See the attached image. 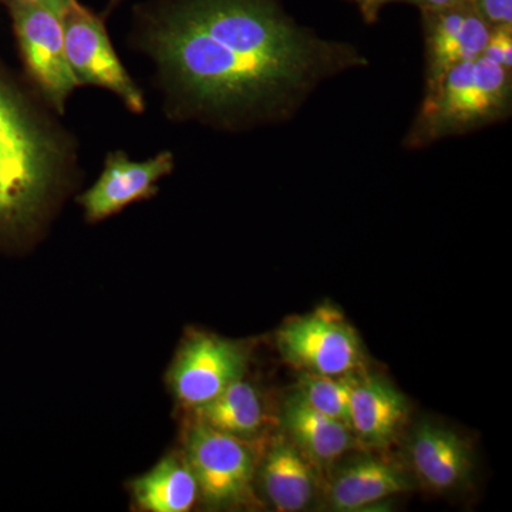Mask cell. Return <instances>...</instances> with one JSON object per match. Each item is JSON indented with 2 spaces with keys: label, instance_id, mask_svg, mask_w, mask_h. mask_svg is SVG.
Wrapping results in <instances>:
<instances>
[{
  "label": "cell",
  "instance_id": "cell-18",
  "mask_svg": "<svg viewBox=\"0 0 512 512\" xmlns=\"http://www.w3.org/2000/svg\"><path fill=\"white\" fill-rule=\"evenodd\" d=\"M362 373L319 376L302 373L296 393L318 412L346 424L350 429V397Z\"/></svg>",
  "mask_w": 512,
  "mask_h": 512
},
{
  "label": "cell",
  "instance_id": "cell-20",
  "mask_svg": "<svg viewBox=\"0 0 512 512\" xmlns=\"http://www.w3.org/2000/svg\"><path fill=\"white\" fill-rule=\"evenodd\" d=\"M470 2L491 28L512 25V0H470Z\"/></svg>",
  "mask_w": 512,
  "mask_h": 512
},
{
  "label": "cell",
  "instance_id": "cell-19",
  "mask_svg": "<svg viewBox=\"0 0 512 512\" xmlns=\"http://www.w3.org/2000/svg\"><path fill=\"white\" fill-rule=\"evenodd\" d=\"M483 56L512 70V25L491 28Z\"/></svg>",
  "mask_w": 512,
  "mask_h": 512
},
{
  "label": "cell",
  "instance_id": "cell-22",
  "mask_svg": "<svg viewBox=\"0 0 512 512\" xmlns=\"http://www.w3.org/2000/svg\"><path fill=\"white\" fill-rule=\"evenodd\" d=\"M349 2L355 3L360 15L367 23H375L379 19L383 6L390 3V0H349Z\"/></svg>",
  "mask_w": 512,
  "mask_h": 512
},
{
  "label": "cell",
  "instance_id": "cell-14",
  "mask_svg": "<svg viewBox=\"0 0 512 512\" xmlns=\"http://www.w3.org/2000/svg\"><path fill=\"white\" fill-rule=\"evenodd\" d=\"M281 420L285 436L318 468L332 466L356 447L346 424L313 409L296 392L285 400Z\"/></svg>",
  "mask_w": 512,
  "mask_h": 512
},
{
  "label": "cell",
  "instance_id": "cell-13",
  "mask_svg": "<svg viewBox=\"0 0 512 512\" xmlns=\"http://www.w3.org/2000/svg\"><path fill=\"white\" fill-rule=\"evenodd\" d=\"M410 463L420 483L443 493L460 487L470 477V447L454 431L423 421L414 430L409 447Z\"/></svg>",
  "mask_w": 512,
  "mask_h": 512
},
{
  "label": "cell",
  "instance_id": "cell-4",
  "mask_svg": "<svg viewBox=\"0 0 512 512\" xmlns=\"http://www.w3.org/2000/svg\"><path fill=\"white\" fill-rule=\"evenodd\" d=\"M276 338L286 362L302 373L345 376L365 369V350L356 330L328 308L289 320Z\"/></svg>",
  "mask_w": 512,
  "mask_h": 512
},
{
  "label": "cell",
  "instance_id": "cell-8",
  "mask_svg": "<svg viewBox=\"0 0 512 512\" xmlns=\"http://www.w3.org/2000/svg\"><path fill=\"white\" fill-rule=\"evenodd\" d=\"M248 356L238 343L210 333H197L184 343L170 373L174 396L195 410L244 379Z\"/></svg>",
  "mask_w": 512,
  "mask_h": 512
},
{
  "label": "cell",
  "instance_id": "cell-24",
  "mask_svg": "<svg viewBox=\"0 0 512 512\" xmlns=\"http://www.w3.org/2000/svg\"><path fill=\"white\" fill-rule=\"evenodd\" d=\"M121 2H123V0H110V6L113 8V6L119 5Z\"/></svg>",
  "mask_w": 512,
  "mask_h": 512
},
{
  "label": "cell",
  "instance_id": "cell-6",
  "mask_svg": "<svg viewBox=\"0 0 512 512\" xmlns=\"http://www.w3.org/2000/svg\"><path fill=\"white\" fill-rule=\"evenodd\" d=\"M6 8L26 72L50 106L62 111L67 97L79 86L67 60L63 16L23 3Z\"/></svg>",
  "mask_w": 512,
  "mask_h": 512
},
{
  "label": "cell",
  "instance_id": "cell-5",
  "mask_svg": "<svg viewBox=\"0 0 512 512\" xmlns=\"http://www.w3.org/2000/svg\"><path fill=\"white\" fill-rule=\"evenodd\" d=\"M185 458L205 504L231 507L251 497L256 460L248 441L195 420L185 439Z\"/></svg>",
  "mask_w": 512,
  "mask_h": 512
},
{
  "label": "cell",
  "instance_id": "cell-16",
  "mask_svg": "<svg viewBox=\"0 0 512 512\" xmlns=\"http://www.w3.org/2000/svg\"><path fill=\"white\" fill-rule=\"evenodd\" d=\"M131 494L140 510L187 512L200 498L197 480L187 458L168 456L131 483Z\"/></svg>",
  "mask_w": 512,
  "mask_h": 512
},
{
  "label": "cell",
  "instance_id": "cell-12",
  "mask_svg": "<svg viewBox=\"0 0 512 512\" xmlns=\"http://www.w3.org/2000/svg\"><path fill=\"white\" fill-rule=\"evenodd\" d=\"M412 488V478L396 461L366 454L339 468L330 483L329 503L336 511H362Z\"/></svg>",
  "mask_w": 512,
  "mask_h": 512
},
{
  "label": "cell",
  "instance_id": "cell-11",
  "mask_svg": "<svg viewBox=\"0 0 512 512\" xmlns=\"http://www.w3.org/2000/svg\"><path fill=\"white\" fill-rule=\"evenodd\" d=\"M409 416V404L392 383L379 376H363L350 397V431L356 446L379 451L399 436Z\"/></svg>",
  "mask_w": 512,
  "mask_h": 512
},
{
  "label": "cell",
  "instance_id": "cell-1",
  "mask_svg": "<svg viewBox=\"0 0 512 512\" xmlns=\"http://www.w3.org/2000/svg\"><path fill=\"white\" fill-rule=\"evenodd\" d=\"M144 43L185 109L229 126L291 119L320 83L369 64L299 26L279 0H167Z\"/></svg>",
  "mask_w": 512,
  "mask_h": 512
},
{
  "label": "cell",
  "instance_id": "cell-2",
  "mask_svg": "<svg viewBox=\"0 0 512 512\" xmlns=\"http://www.w3.org/2000/svg\"><path fill=\"white\" fill-rule=\"evenodd\" d=\"M66 165L59 137L0 64V247L29 237Z\"/></svg>",
  "mask_w": 512,
  "mask_h": 512
},
{
  "label": "cell",
  "instance_id": "cell-7",
  "mask_svg": "<svg viewBox=\"0 0 512 512\" xmlns=\"http://www.w3.org/2000/svg\"><path fill=\"white\" fill-rule=\"evenodd\" d=\"M67 60L79 84L101 87L119 96L134 113L144 110V97L114 52L103 18L77 0L63 15Z\"/></svg>",
  "mask_w": 512,
  "mask_h": 512
},
{
  "label": "cell",
  "instance_id": "cell-17",
  "mask_svg": "<svg viewBox=\"0 0 512 512\" xmlns=\"http://www.w3.org/2000/svg\"><path fill=\"white\" fill-rule=\"evenodd\" d=\"M195 420L211 429L249 441L264 429V403L258 390L244 379L232 383L210 403L194 410Z\"/></svg>",
  "mask_w": 512,
  "mask_h": 512
},
{
  "label": "cell",
  "instance_id": "cell-23",
  "mask_svg": "<svg viewBox=\"0 0 512 512\" xmlns=\"http://www.w3.org/2000/svg\"><path fill=\"white\" fill-rule=\"evenodd\" d=\"M390 2H407L419 6L421 10L443 9L448 6L458 5L466 0H390Z\"/></svg>",
  "mask_w": 512,
  "mask_h": 512
},
{
  "label": "cell",
  "instance_id": "cell-9",
  "mask_svg": "<svg viewBox=\"0 0 512 512\" xmlns=\"http://www.w3.org/2000/svg\"><path fill=\"white\" fill-rule=\"evenodd\" d=\"M423 12L426 40V93L436 89L454 66L484 55L491 26L470 0Z\"/></svg>",
  "mask_w": 512,
  "mask_h": 512
},
{
  "label": "cell",
  "instance_id": "cell-15",
  "mask_svg": "<svg viewBox=\"0 0 512 512\" xmlns=\"http://www.w3.org/2000/svg\"><path fill=\"white\" fill-rule=\"evenodd\" d=\"M318 467L311 463L286 436L269 447L262 463L261 484L276 511L305 510L318 488Z\"/></svg>",
  "mask_w": 512,
  "mask_h": 512
},
{
  "label": "cell",
  "instance_id": "cell-21",
  "mask_svg": "<svg viewBox=\"0 0 512 512\" xmlns=\"http://www.w3.org/2000/svg\"><path fill=\"white\" fill-rule=\"evenodd\" d=\"M0 2L5 6L12 5V3L40 6V8L52 10V12L57 13V15L63 16L67 10L72 8V5H74L77 0H0Z\"/></svg>",
  "mask_w": 512,
  "mask_h": 512
},
{
  "label": "cell",
  "instance_id": "cell-10",
  "mask_svg": "<svg viewBox=\"0 0 512 512\" xmlns=\"http://www.w3.org/2000/svg\"><path fill=\"white\" fill-rule=\"evenodd\" d=\"M173 168L170 151L146 161L130 160L121 151L110 153L99 180L80 197L87 220H106L133 202L153 197L158 181L171 174Z\"/></svg>",
  "mask_w": 512,
  "mask_h": 512
},
{
  "label": "cell",
  "instance_id": "cell-3",
  "mask_svg": "<svg viewBox=\"0 0 512 512\" xmlns=\"http://www.w3.org/2000/svg\"><path fill=\"white\" fill-rule=\"evenodd\" d=\"M512 110V72L485 56L457 64L436 89L424 93L407 148H424L507 120Z\"/></svg>",
  "mask_w": 512,
  "mask_h": 512
}]
</instances>
